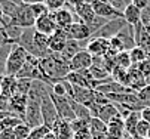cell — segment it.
I'll list each match as a JSON object with an SVG mask.
<instances>
[{
	"instance_id": "6da1fadb",
	"label": "cell",
	"mask_w": 150,
	"mask_h": 139,
	"mask_svg": "<svg viewBox=\"0 0 150 139\" xmlns=\"http://www.w3.org/2000/svg\"><path fill=\"white\" fill-rule=\"evenodd\" d=\"M39 68L51 86L58 80H66V77L71 73L70 62L66 61L61 53H51L46 58L39 59Z\"/></svg>"
},
{
	"instance_id": "7a4b0ae2",
	"label": "cell",
	"mask_w": 150,
	"mask_h": 139,
	"mask_svg": "<svg viewBox=\"0 0 150 139\" xmlns=\"http://www.w3.org/2000/svg\"><path fill=\"white\" fill-rule=\"evenodd\" d=\"M28 53L18 45H13L9 56H8V62H6V75L16 77V74L21 71L28 59Z\"/></svg>"
},
{
	"instance_id": "3957f363",
	"label": "cell",
	"mask_w": 150,
	"mask_h": 139,
	"mask_svg": "<svg viewBox=\"0 0 150 139\" xmlns=\"http://www.w3.org/2000/svg\"><path fill=\"white\" fill-rule=\"evenodd\" d=\"M126 21L125 18H116V19H110L107 21L95 34L91 36V38H105V40H112L113 37H116L120 30H123L126 27Z\"/></svg>"
},
{
	"instance_id": "277c9868",
	"label": "cell",
	"mask_w": 150,
	"mask_h": 139,
	"mask_svg": "<svg viewBox=\"0 0 150 139\" xmlns=\"http://www.w3.org/2000/svg\"><path fill=\"white\" fill-rule=\"evenodd\" d=\"M51 99L55 105V110L58 112V117L59 120H66V122H73L76 115L73 112V108H71V104H70V98L67 96H57L52 93V89H51Z\"/></svg>"
},
{
	"instance_id": "5b68a950",
	"label": "cell",
	"mask_w": 150,
	"mask_h": 139,
	"mask_svg": "<svg viewBox=\"0 0 150 139\" xmlns=\"http://www.w3.org/2000/svg\"><path fill=\"white\" fill-rule=\"evenodd\" d=\"M42 117H43V124L49 129H52L54 124L59 120L55 105L51 99V90L42 96Z\"/></svg>"
},
{
	"instance_id": "8992f818",
	"label": "cell",
	"mask_w": 150,
	"mask_h": 139,
	"mask_svg": "<svg viewBox=\"0 0 150 139\" xmlns=\"http://www.w3.org/2000/svg\"><path fill=\"white\" fill-rule=\"evenodd\" d=\"M11 24L18 25L21 28H33L36 24V16L31 10V6L28 5H21L15 13V16L11 19Z\"/></svg>"
},
{
	"instance_id": "52a82bcc",
	"label": "cell",
	"mask_w": 150,
	"mask_h": 139,
	"mask_svg": "<svg viewBox=\"0 0 150 139\" xmlns=\"http://www.w3.org/2000/svg\"><path fill=\"white\" fill-rule=\"evenodd\" d=\"M51 15H52V18H54V21H55L58 30H67L71 24L80 21V19L77 18V15H76L71 9H69L67 6L62 8V9H59V10L51 12ZM80 22H82V21H80Z\"/></svg>"
},
{
	"instance_id": "ba28073f",
	"label": "cell",
	"mask_w": 150,
	"mask_h": 139,
	"mask_svg": "<svg viewBox=\"0 0 150 139\" xmlns=\"http://www.w3.org/2000/svg\"><path fill=\"white\" fill-rule=\"evenodd\" d=\"M69 37V40H76V42H86L91 38V31L89 27L85 24V22H74L71 24L67 30H64Z\"/></svg>"
},
{
	"instance_id": "9c48e42d",
	"label": "cell",
	"mask_w": 150,
	"mask_h": 139,
	"mask_svg": "<svg viewBox=\"0 0 150 139\" xmlns=\"http://www.w3.org/2000/svg\"><path fill=\"white\" fill-rule=\"evenodd\" d=\"M92 9L95 12L97 16H101L104 19H116V18H123V12L115 9L113 6H110L109 3L101 2V0H95L92 3Z\"/></svg>"
},
{
	"instance_id": "30bf717a",
	"label": "cell",
	"mask_w": 150,
	"mask_h": 139,
	"mask_svg": "<svg viewBox=\"0 0 150 139\" xmlns=\"http://www.w3.org/2000/svg\"><path fill=\"white\" fill-rule=\"evenodd\" d=\"M27 102H28V95H13L11 98V101L8 102L9 105V112H12L13 115L19 117L24 122L25 117V110H27Z\"/></svg>"
},
{
	"instance_id": "8fae6325",
	"label": "cell",
	"mask_w": 150,
	"mask_h": 139,
	"mask_svg": "<svg viewBox=\"0 0 150 139\" xmlns=\"http://www.w3.org/2000/svg\"><path fill=\"white\" fill-rule=\"evenodd\" d=\"M95 95H97V90H94V89L73 86V98L71 99L89 108L95 102Z\"/></svg>"
},
{
	"instance_id": "7c38bea8",
	"label": "cell",
	"mask_w": 150,
	"mask_h": 139,
	"mask_svg": "<svg viewBox=\"0 0 150 139\" xmlns=\"http://www.w3.org/2000/svg\"><path fill=\"white\" fill-rule=\"evenodd\" d=\"M94 62V56L86 52V50H80L76 56L70 61V71H82V70H88L92 67Z\"/></svg>"
},
{
	"instance_id": "4fadbf2b",
	"label": "cell",
	"mask_w": 150,
	"mask_h": 139,
	"mask_svg": "<svg viewBox=\"0 0 150 139\" xmlns=\"http://www.w3.org/2000/svg\"><path fill=\"white\" fill-rule=\"evenodd\" d=\"M85 50L89 52L92 56H105L110 50V40L105 38H89Z\"/></svg>"
},
{
	"instance_id": "5bb4252c",
	"label": "cell",
	"mask_w": 150,
	"mask_h": 139,
	"mask_svg": "<svg viewBox=\"0 0 150 139\" xmlns=\"http://www.w3.org/2000/svg\"><path fill=\"white\" fill-rule=\"evenodd\" d=\"M69 42V37L64 30H57L52 36H49V43H48V49L51 53H61L64 50Z\"/></svg>"
},
{
	"instance_id": "9a60e30c",
	"label": "cell",
	"mask_w": 150,
	"mask_h": 139,
	"mask_svg": "<svg viewBox=\"0 0 150 139\" xmlns=\"http://www.w3.org/2000/svg\"><path fill=\"white\" fill-rule=\"evenodd\" d=\"M34 30H36L37 33H40V34L52 36V34L58 30V27H57V24H55V21H54L52 15L48 13V15H45V16H40V18L36 19Z\"/></svg>"
},
{
	"instance_id": "2e32d148",
	"label": "cell",
	"mask_w": 150,
	"mask_h": 139,
	"mask_svg": "<svg viewBox=\"0 0 150 139\" xmlns=\"http://www.w3.org/2000/svg\"><path fill=\"white\" fill-rule=\"evenodd\" d=\"M0 86H2V99L3 102H9L11 98L16 93V77L5 75L0 78Z\"/></svg>"
},
{
	"instance_id": "e0dca14e",
	"label": "cell",
	"mask_w": 150,
	"mask_h": 139,
	"mask_svg": "<svg viewBox=\"0 0 150 139\" xmlns=\"http://www.w3.org/2000/svg\"><path fill=\"white\" fill-rule=\"evenodd\" d=\"M125 135V122L123 118L115 117L107 123V139H122Z\"/></svg>"
},
{
	"instance_id": "ac0fdd59",
	"label": "cell",
	"mask_w": 150,
	"mask_h": 139,
	"mask_svg": "<svg viewBox=\"0 0 150 139\" xmlns=\"http://www.w3.org/2000/svg\"><path fill=\"white\" fill-rule=\"evenodd\" d=\"M51 132L57 136V139H73L74 136L70 122H66V120H58L51 129Z\"/></svg>"
},
{
	"instance_id": "d6986e66",
	"label": "cell",
	"mask_w": 150,
	"mask_h": 139,
	"mask_svg": "<svg viewBox=\"0 0 150 139\" xmlns=\"http://www.w3.org/2000/svg\"><path fill=\"white\" fill-rule=\"evenodd\" d=\"M119 115H120V114H119L116 105H115L113 102H109V104H105V105H101L94 117H95V118H100L101 122H104V123L107 124L110 120H113L115 117H119ZM120 117H122V115H120Z\"/></svg>"
},
{
	"instance_id": "ffe728a7",
	"label": "cell",
	"mask_w": 150,
	"mask_h": 139,
	"mask_svg": "<svg viewBox=\"0 0 150 139\" xmlns=\"http://www.w3.org/2000/svg\"><path fill=\"white\" fill-rule=\"evenodd\" d=\"M116 37L122 42L125 52H129V50H132V49L137 46V45H135V40H134V25L128 24L123 30H120V33H119Z\"/></svg>"
},
{
	"instance_id": "44dd1931",
	"label": "cell",
	"mask_w": 150,
	"mask_h": 139,
	"mask_svg": "<svg viewBox=\"0 0 150 139\" xmlns=\"http://www.w3.org/2000/svg\"><path fill=\"white\" fill-rule=\"evenodd\" d=\"M76 15H77V18L80 19L82 22H85V24H91L94 19H95V12H94V9H92V5H85V3H82V5H79V6H76V8H73L71 9Z\"/></svg>"
},
{
	"instance_id": "7402d4cb",
	"label": "cell",
	"mask_w": 150,
	"mask_h": 139,
	"mask_svg": "<svg viewBox=\"0 0 150 139\" xmlns=\"http://www.w3.org/2000/svg\"><path fill=\"white\" fill-rule=\"evenodd\" d=\"M123 18L126 24L129 25H137L140 21H141V9H138L137 6H134L132 3L128 5L126 9L123 10Z\"/></svg>"
},
{
	"instance_id": "603a6c76",
	"label": "cell",
	"mask_w": 150,
	"mask_h": 139,
	"mask_svg": "<svg viewBox=\"0 0 150 139\" xmlns=\"http://www.w3.org/2000/svg\"><path fill=\"white\" fill-rule=\"evenodd\" d=\"M123 122H125V132H128L129 135L135 136V129H137L138 123L141 122L140 111H132L126 118H123Z\"/></svg>"
},
{
	"instance_id": "cb8c5ba5",
	"label": "cell",
	"mask_w": 150,
	"mask_h": 139,
	"mask_svg": "<svg viewBox=\"0 0 150 139\" xmlns=\"http://www.w3.org/2000/svg\"><path fill=\"white\" fill-rule=\"evenodd\" d=\"M66 80L71 85V86H79V87H88V89H92V82H89L86 77H83L80 73H76V71H71Z\"/></svg>"
},
{
	"instance_id": "d4e9b609",
	"label": "cell",
	"mask_w": 150,
	"mask_h": 139,
	"mask_svg": "<svg viewBox=\"0 0 150 139\" xmlns=\"http://www.w3.org/2000/svg\"><path fill=\"white\" fill-rule=\"evenodd\" d=\"M70 104H71V108H73V112L76 115V118H80V120H86V122H91L92 120V114L89 111L88 107H85L73 99H70Z\"/></svg>"
},
{
	"instance_id": "484cf974",
	"label": "cell",
	"mask_w": 150,
	"mask_h": 139,
	"mask_svg": "<svg viewBox=\"0 0 150 139\" xmlns=\"http://www.w3.org/2000/svg\"><path fill=\"white\" fill-rule=\"evenodd\" d=\"M89 132H91L92 138L101 136V135H107V124L104 122H101L100 118L92 117V120L89 123Z\"/></svg>"
},
{
	"instance_id": "4316f807",
	"label": "cell",
	"mask_w": 150,
	"mask_h": 139,
	"mask_svg": "<svg viewBox=\"0 0 150 139\" xmlns=\"http://www.w3.org/2000/svg\"><path fill=\"white\" fill-rule=\"evenodd\" d=\"M113 64H115V67H119V68H123V70H129L132 67L129 52H120V53H117L113 58Z\"/></svg>"
},
{
	"instance_id": "83f0119b",
	"label": "cell",
	"mask_w": 150,
	"mask_h": 139,
	"mask_svg": "<svg viewBox=\"0 0 150 139\" xmlns=\"http://www.w3.org/2000/svg\"><path fill=\"white\" fill-rule=\"evenodd\" d=\"M13 45H6L0 47V78L6 75V62H8V56L12 50Z\"/></svg>"
},
{
	"instance_id": "f1b7e54d",
	"label": "cell",
	"mask_w": 150,
	"mask_h": 139,
	"mask_svg": "<svg viewBox=\"0 0 150 139\" xmlns=\"http://www.w3.org/2000/svg\"><path fill=\"white\" fill-rule=\"evenodd\" d=\"M0 8L3 10V15L5 18L8 19H12L19 8V5H15L13 2H9V0H0Z\"/></svg>"
},
{
	"instance_id": "f546056e",
	"label": "cell",
	"mask_w": 150,
	"mask_h": 139,
	"mask_svg": "<svg viewBox=\"0 0 150 139\" xmlns=\"http://www.w3.org/2000/svg\"><path fill=\"white\" fill-rule=\"evenodd\" d=\"M31 86H33V80H28V78H16V93L28 95L31 90Z\"/></svg>"
},
{
	"instance_id": "4dcf8cb0",
	"label": "cell",
	"mask_w": 150,
	"mask_h": 139,
	"mask_svg": "<svg viewBox=\"0 0 150 139\" xmlns=\"http://www.w3.org/2000/svg\"><path fill=\"white\" fill-rule=\"evenodd\" d=\"M129 56H131L132 65H138V64H141L143 61H146V59H147L146 52L141 47H138V46H135L132 50H129Z\"/></svg>"
},
{
	"instance_id": "1f68e13d",
	"label": "cell",
	"mask_w": 150,
	"mask_h": 139,
	"mask_svg": "<svg viewBox=\"0 0 150 139\" xmlns=\"http://www.w3.org/2000/svg\"><path fill=\"white\" fill-rule=\"evenodd\" d=\"M135 45H137L138 47H141V49L146 52L147 58L150 59V33L144 31V33L140 36V38H138V40L135 42Z\"/></svg>"
},
{
	"instance_id": "d6a6232c",
	"label": "cell",
	"mask_w": 150,
	"mask_h": 139,
	"mask_svg": "<svg viewBox=\"0 0 150 139\" xmlns=\"http://www.w3.org/2000/svg\"><path fill=\"white\" fill-rule=\"evenodd\" d=\"M48 133H51V129L46 127L45 124H42V126H39V127L31 129V132H30V135H28L27 139H45V136H46Z\"/></svg>"
},
{
	"instance_id": "836d02e7",
	"label": "cell",
	"mask_w": 150,
	"mask_h": 139,
	"mask_svg": "<svg viewBox=\"0 0 150 139\" xmlns=\"http://www.w3.org/2000/svg\"><path fill=\"white\" fill-rule=\"evenodd\" d=\"M13 132H15V138L16 139H27L30 132H31V127L28 124H25V123H21L16 127H13Z\"/></svg>"
},
{
	"instance_id": "e575fe53",
	"label": "cell",
	"mask_w": 150,
	"mask_h": 139,
	"mask_svg": "<svg viewBox=\"0 0 150 139\" xmlns=\"http://www.w3.org/2000/svg\"><path fill=\"white\" fill-rule=\"evenodd\" d=\"M137 98L140 99V102L144 104L146 107H150V86H144L141 90L137 92Z\"/></svg>"
},
{
	"instance_id": "d590c367",
	"label": "cell",
	"mask_w": 150,
	"mask_h": 139,
	"mask_svg": "<svg viewBox=\"0 0 150 139\" xmlns=\"http://www.w3.org/2000/svg\"><path fill=\"white\" fill-rule=\"evenodd\" d=\"M150 130V124H147L144 120H141L135 129V138L137 139H146L147 138V133Z\"/></svg>"
},
{
	"instance_id": "8d00e7d4",
	"label": "cell",
	"mask_w": 150,
	"mask_h": 139,
	"mask_svg": "<svg viewBox=\"0 0 150 139\" xmlns=\"http://www.w3.org/2000/svg\"><path fill=\"white\" fill-rule=\"evenodd\" d=\"M31 10H33L36 19L40 18V16H45V15L51 13L49 9H48V6L45 5V2H43V3H36V5H33V6H31Z\"/></svg>"
},
{
	"instance_id": "74e56055",
	"label": "cell",
	"mask_w": 150,
	"mask_h": 139,
	"mask_svg": "<svg viewBox=\"0 0 150 139\" xmlns=\"http://www.w3.org/2000/svg\"><path fill=\"white\" fill-rule=\"evenodd\" d=\"M66 3H67V0H45V5L48 6L49 12H55V10L66 8Z\"/></svg>"
},
{
	"instance_id": "f35d334b",
	"label": "cell",
	"mask_w": 150,
	"mask_h": 139,
	"mask_svg": "<svg viewBox=\"0 0 150 139\" xmlns=\"http://www.w3.org/2000/svg\"><path fill=\"white\" fill-rule=\"evenodd\" d=\"M89 123H91V122L80 120V118H74L73 122H70L71 129H73L74 133H76V132H80V130H83V129H88V127H89Z\"/></svg>"
},
{
	"instance_id": "ab89813d",
	"label": "cell",
	"mask_w": 150,
	"mask_h": 139,
	"mask_svg": "<svg viewBox=\"0 0 150 139\" xmlns=\"http://www.w3.org/2000/svg\"><path fill=\"white\" fill-rule=\"evenodd\" d=\"M140 22L147 30V33H150V6H147L146 9L141 10V21Z\"/></svg>"
},
{
	"instance_id": "60d3db41",
	"label": "cell",
	"mask_w": 150,
	"mask_h": 139,
	"mask_svg": "<svg viewBox=\"0 0 150 139\" xmlns=\"http://www.w3.org/2000/svg\"><path fill=\"white\" fill-rule=\"evenodd\" d=\"M101 2L109 3L110 6H113L115 9H117V10H120V12H123V10L126 9V6H128L123 0H101Z\"/></svg>"
},
{
	"instance_id": "b9f144b4",
	"label": "cell",
	"mask_w": 150,
	"mask_h": 139,
	"mask_svg": "<svg viewBox=\"0 0 150 139\" xmlns=\"http://www.w3.org/2000/svg\"><path fill=\"white\" fill-rule=\"evenodd\" d=\"M137 68H138V71L144 75V77H147V75H150V59L147 58L146 61H143L141 64H138V65H135Z\"/></svg>"
},
{
	"instance_id": "7bdbcfd3",
	"label": "cell",
	"mask_w": 150,
	"mask_h": 139,
	"mask_svg": "<svg viewBox=\"0 0 150 139\" xmlns=\"http://www.w3.org/2000/svg\"><path fill=\"white\" fill-rule=\"evenodd\" d=\"M73 139H92V135L89 132V127L88 129H83L80 132H76L74 136H73Z\"/></svg>"
},
{
	"instance_id": "ee69618b",
	"label": "cell",
	"mask_w": 150,
	"mask_h": 139,
	"mask_svg": "<svg viewBox=\"0 0 150 139\" xmlns=\"http://www.w3.org/2000/svg\"><path fill=\"white\" fill-rule=\"evenodd\" d=\"M6 45H12V43H11V40H9V37H8L5 28L0 27V47H2V46H6Z\"/></svg>"
},
{
	"instance_id": "f6af8a7d",
	"label": "cell",
	"mask_w": 150,
	"mask_h": 139,
	"mask_svg": "<svg viewBox=\"0 0 150 139\" xmlns=\"http://www.w3.org/2000/svg\"><path fill=\"white\" fill-rule=\"evenodd\" d=\"M0 139H16L13 129H3L0 132Z\"/></svg>"
},
{
	"instance_id": "bcb514c9",
	"label": "cell",
	"mask_w": 150,
	"mask_h": 139,
	"mask_svg": "<svg viewBox=\"0 0 150 139\" xmlns=\"http://www.w3.org/2000/svg\"><path fill=\"white\" fill-rule=\"evenodd\" d=\"M131 3L134 6H137L138 9H146L147 6H150V0H131Z\"/></svg>"
},
{
	"instance_id": "7dc6e473",
	"label": "cell",
	"mask_w": 150,
	"mask_h": 139,
	"mask_svg": "<svg viewBox=\"0 0 150 139\" xmlns=\"http://www.w3.org/2000/svg\"><path fill=\"white\" fill-rule=\"evenodd\" d=\"M140 114H141V120H144L147 124H150V107H144L140 111Z\"/></svg>"
},
{
	"instance_id": "c3c4849f",
	"label": "cell",
	"mask_w": 150,
	"mask_h": 139,
	"mask_svg": "<svg viewBox=\"0 0 150 139\" xmlns=\"http://www.w3.org/2000/svg\"><path fill=\"white\" fill-rule=\"evenodd\" d=\"M23 2V5H28V6H33L36 3H43L45 0H21Z\"/></svg>"
},
{
	"instance_id": "681fc988",
	"label": "cell",
	"mask_w": 150,
	"mask_h": 139,
	"mask_svg": "<svg viewBox=\"0 0 150 139\" xmlns=\"http://www.w3.org/2000/svg\"><path fill=\"white\" fill-rule=\"evenodd\" d=\"M45 139H57V136H55V135L51 132V133H48V135L45 136Z\"/></svg>"
},
{
	"instance_id": "f907efd6",
	"label": "cell",
	"mask_w": 150,
	"mask_h": 139,
	"mask_svg": "<svg viewBox=\"0 0 150 139\" xmlns=\"http://www.w3.org/2000/svg\"><path fill=\"white\" fill-rule=\"evenodd\" d=\"M80 2H82V3H85V5H92V3L95 2V0H80Z\"/></svg>"
},
{
	"instance_id": "816d5d0a",
	"label": "cell",
	"mask_w": 150,
	"mask_h": 139,
	"mask_svg": "<svg viewBox=\"0 0 150 139\" xmlns=\"http://www.w3.org/2000/svg\"><path fill=\"white\" fill-rule=\"evenodd\" d=\"M9 2H13L15 5H19V6L23 5V2H21V0H9Z\"/></svg>"
},
{
	"instance_id": "f5cc1de1",
	"label": "cell",
	"mask_w": 150,
	"mask_h": 139,
	"mask_svg": "<svg viewBox=\"0 0 150 139\" xmlns=\"http://www.w3.org/2000/svg\"><path fill=\"white\" fill-rule=\"evenodd\" d=\"M146 83L150 86V75H147V77H146Z\"/></svg>"
},
{
	"instance_id": "db71d44e",
	"label": "cell",
	"mask_w": 150,
	"mask_h": 139,
	"mask_svg": "<svg viewBox=\"0 0 150 139\" xmlns=\"http://www.w3.org/2000/svg\"><path fill=\"white\" fill-rule=\"evenodd\" d=\"M123 2H125L126 5H131V0H123Z\"/></svg>"
},
{
	"instance_id": "11a10c76",
	"label": "cell",
	"mask_w": 150,
	"mask_h": 139,
	"mask_svg": "<svg viewBox=\"0 0 150 139\" xmlns=\"http://www.w3.org/2000/svg\"><path fill=\"white\" fill-rule=\"evenodd\" d=\"M146 139H150V130H149V133H147V138Z\"/></svg>"
},
{
	"instance_id": "9f6ffc18",
	"label": "cell",
	"mask_w": 150,
	"mask_h": 139,
	"mask_svg": "<svg viewBox=\"0 0 150 139\" xmlns=\"http://www.w3.org/2000/svg\"><path fill=\"white\" fill-rule=\"evenodd\" d=\"M0 96H2V86H0Z\"/></svg>"
}]
</instances>
